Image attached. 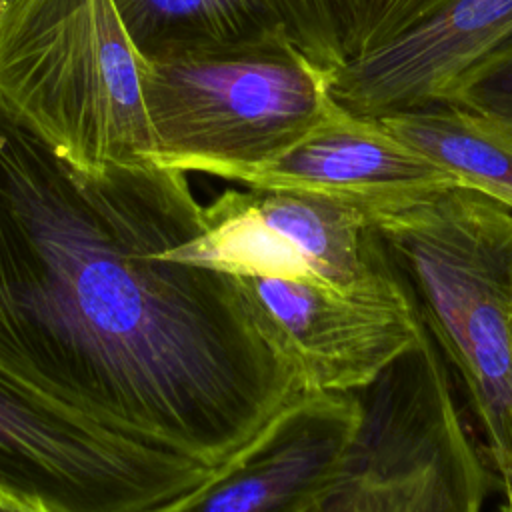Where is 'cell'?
<instances>
[{
	"label": "cell",
	"mask_w": 512,
	"mask_h": 512,
	"mask_svg": "<svg viewBox=\"0 0 512 512\" xmlns=\"http://www.w3.org/2000/svg\"><path fill=\"white\" fill-rule=\"evenodd\" d=\"M186 172L82 168L0 110V376L62 412L210 468L302 388L234 276L180 256Z\"/></svg>",
	"instance_id": "obj_1"
},
{
	"label": "cell",
	"mask_w": 512,
	"mask_h": 512,
	"mask_svg": "<svg viewBox=\"0 0 512 512\" xmlns=\"http://www.w3.org/2000/svg\"><path fill=\"white\" fill-rule=\"evenodd\" d=\"M512 494V210L452 186L368 220Z\"/></svg>",
	"instance_id": "obj_2"
},
{
	"label": "cell",
	"mask_w": 512,
	"mask_h": 512,
	"mask_svg": "<svg viewBox=\"0 0 512 512\" xmlns=\"http://www.w3.org/2000/svg\"><path fill=\"white\" fill-rule=\"evenodd\" d=\"M144 64L112 0H16L0 20V110L82 168L156 164Z\"/></svg>",
	"instance_id": "obj_3"
},
{
	"label": "cell",
	"mask_w": 512,
	"mask_h": 512,
	"mask_svg": "<svg viewBox=\"0 0 512 512\" xmlns=\"http://www.w3.org/2000/svg\"><path fill=\"white\" fill-rule=\"evenodd\" d=\"M330 78L284 30L146 62L154 160L242 184L330 114Z\"/></svg>",
	"instance_id": "obj_4"
},
{
	"label": "cell",
	"mask_w": 512,
	"mask_h": 512,
	"mask_svg": "<svg viewBox=\"0 0 512 512\" xmlns=\"http://www.w3.org/2000/svg\"><path fill=\"white\" fill-rule=\"evenodd\" d=\"M376 386L358 454L318 512H482L490 474L430 334Z\"/></svg>",
	"instance_id": "obj_5"
},
{
	"label": "cell",
	"mask_w": 512,
	"mask_h": 512,
	"mask_svg": "<svg viewBox=\"0 0 512 512\" xmlns=\"http://www.w3.org/2000/svg\"><path fill=\"white\" fill-rule=\"evenodd\" d=\"M182 260L236 278H292L340 292L404 288L366 214L342 200L288 188L226 190L204 204Z\"/></svg>",
	"instance_id": "obj_6"
},
{
	"label": "cell",
	"mask_w": 512,
	"mask_h": 512,
	"mask_svg": "<svg viewBox=\"0 0 512 512\" xmlns=\"http://www.w3.org/2000/svg\"><path fill=\"white\" fill-rule=\"evenodd\" d=\"M216 470L74 418L0 376V480L56 512H154Z\"/></svg>",
	"instance_id": "obj_7"
},
{
	"label": "cell",
	"mask_w": 512,
	"mask_h": 512,
	"mask_svg": "<svg viewBox=\"0 0 512 512\" xmlns=\"http://www.w3.org/2000/svg\"><path fill=\"white\" fill-rule=\"evenodd\" d=\"M246 310L268 348L302 392L358 394L376 386L426 332L404 288L340 292L292 278H236Z\"/></svg>",
	"instance_id": "obj_8"
},
{
	"label": "cell",
	"mask_w": 512,
	"mask_h": 512,
	"mask_svg": "<svg viewBox=\"0 0 512 512\" xmlns=\"http://www.w3.org/2000/svg\"><path fill=\"white\" fill-rule=\"evenodd\" d=\"M366 426L358 394L302 392L204 484L154 512H318Z\"/></svg>",
	"instance_id": "obj_9"
},
{
	"label": "cell",
	"mask_w": 512,
	"mask_h": 512,
	"mask_svg": "<svg viewBox=\"0 0 512 512\" xmlns=\"http://www.w3.org/2000/svg\"><path fill=\"white\" fill-rule=\"evenodd\" d=\"M512 56V0H454L394 42L332 72V98L382 118L438 104L474 72Z\"/></svg>",
	"instance_id": "obj_10"
},
{
	"label": "cell",
	"mask_w": 512,
	"mask_h": 512,
	"mask_svg": "<svg viewBox=\"0 0 512 512\" xmlns=\"http://www.w3.org/2000/svg\"><path fill=\"white\" fill-rule=\"evenodd\" d=\"M242 184L330 196L356 206L368 220L460 186L380 118L348 112L338 102L306 136Z\"/></svg>",
	"instance_id": "obj_11"
},
{
	"label": "cell",
	"mask_w": 512,
	"mask_h": 512,
	"mask_svg": "<svg viewBox=\"0 0 512 512\" xmlns=\"http://www.w3.org/2000/svg\"><path fill=\"white\" fill-rule=\"evenodd\" d=\"M404 144L460 186L512 210V128L474 110L438 102L380 118Z\"/></svg>",
	"instance_id": "obj_12"
},
{
	"label": "cell",
	"mask_w": 512,
	"mask_h": 512,
	"mask_svg": "<svg viewBox=\"0 0 512 512\" xmlns=\"http://www.w3.org/2000/svg\"><path fill=\"white\" fill-rule=\"evenodd\" d=\"M144 62L282 30L262 0H112Z\"/></svg>",
	"instance_id": "obj_13"
},
{
	"label": "cell",
	"mask_w": 512,
	"mask_h": 512,
	"mask_svg": "<svg viewBox=\"0 0 512 512\" xmlns=\"http://www.w3.org/2000/svg\"><path fill=\"white\" fill-rule=\"evenodd\" d=\"M288 38L334 72L360 52L370 0H262Z\"/></svg>",
	"instance_id": "obj_14"
},
{
	"label": "cell",
	"mask_w": 512,
	"mask_h": 512,
	"mask_svg": "<svg viewBox=\"0 0 512 512\" xmlns=\"http://www.w3.org/2000/svg\"><path fill=\"white\" fill-rule=\"evenodd\" d=\"M442 102L486 114L512 128V56L474 72Z\"/></svg>",
	"instance_id": "obj_15"
},
{
	"label": "cell",
	"mask_w": 512,
	"mask_h": 512,
	"mask_svg": "<svg viewBox=\"0 0 512 512\" xmlns=\"http://www.w3.org/2000/svg\"><path fill=\"white\" fill-rule=\"evenodd\" d=\"M452 2L454 0H370L360 52L356 56L394 42L416 26L428 22Z\"/></svg>",
	"instance_id": "obj_16"
},
{
	"label": "cell",
	"mask_w": 512,
	"mask_h": 512,
	"mask_svg": "<svg viewBox=\"0 0 512 512\" xmlns=\"http://www.w3.org/2000/svg\"><path fill=\"white\" fill-rule=\"evenodd\" d=\"M0 512H56L38 496L26 494L0 480Z\"/></svg>",
	"instance_id": "obj_17"
},
{
	"label": "cell",
	"mask_w": 512,
	"mask_h": 512,
	"mask_svg": "<svg viewBox=\"0 0 512 512\" xmlns=\"http://www.w3.org/2000/svg\"><path fill=\"white\" fill-rule=\"evenodd\" d=\"M16 0H0V20L6 16V12L10 10V6L14 4Z\"/></svg>",
	"instance_id": "obj_18"
},
{
	"label": "cell",
	"mask_w": 512,
	"mask_h": 512,
	"mask_svg": "<svg viewBox=\"0 0 512 512\" xmlns=\"http://www.w3.org/2000/svg\"><path fill=\"white\" fill-rule=\"evenodd\" d=\"M498 512H512V494H508V496H506V500L500 504Z\"/></svg>",
	"instance_id": "obj_19"
}]
</instances>
